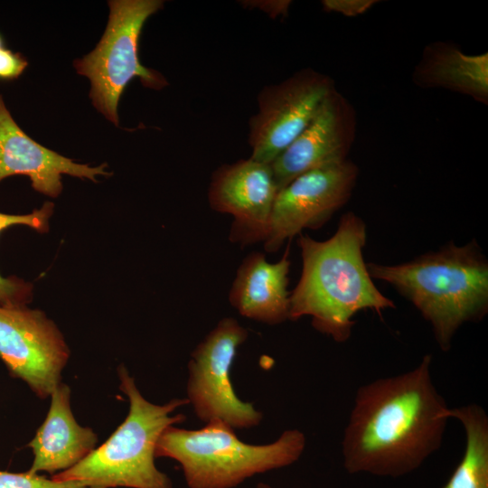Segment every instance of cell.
<instances>
[{"label": "cell", "mask_w": 488, "mask_h": 488, "mask_svg": "<svg viewBox=\"0 0 488 488\" xmlns=\"http://www.w3.org/2000/svg\"><path fill=\"white\" fill-rule=\"evenodd\" d=\"M53 211V204L43 206L24 215H12L0 212V232L13 225H27L39 232L48 230V221ZM32 286L17 278H5L0 275V305H25L32 296Z\"/></svg>", "instance_id": "cell-18"}, {"label": "cell", "mask_w": 488, "mask_h": 488, "mask_svg": "<svg viewBox=\"0 0 488 488\" xmlns=\"http://www.w3.org/2000/svg\"><path fill=\"white\" fill-rule=\"evenodd\" d=\"M366 240V224L352 211L342 215L334 234L326 240L298 235L302 271L290 293L289 320L310 316L316 331L344 343L357 313L369 309L380 316L396 307L368 272L363 258Z\"/></svg>", "instance_id": "cell-2"}, {"label": "cell", "mask_w": 488, "mask_h": 488, "mask_svg": "<svg viewBox=\"0 0 488 488\" xmlns=\"http://www.w3.org/2000/svg\"><path fill=\"white\" fill-rule=\"evenodd\" d=\"M2 47V40H1V37H0V48Z\"/></svg>", "instance_id": "cell-23"}, {"label": "cell", "mask_w": 488, "mask_h": 488, "mask_svg": "<svg viewBox=\"0 0 488 488\" xmlns=\"http://www.w3.org/2000/svg\"><path fill=\"white\" fill-rule=\"evenodd\" d=\"M278 191L271 165L249 157L214 171L208 200L214 211L233 216L230 239L247 245L265 240Z\"/></svg>", "instance_id": "cell-11"}, {"label": "cell", "mask_w": 488, "mask_h": 488, "mask_svg": "<svg viewBox=\"0 0 488 488\" xmlns=\"http://www.w3.org/2000/svg\"><path fill=\"white\" fill-rule=\"evenodd\" d=\"M289 244L281 259L268 262L265 255H248L239 267L229 293L230 305L245 317L267 324L289 320Z\"/></svg>", "instance_id": "cell-15"}, {"label": "cell", "mask_w": 488, "mask_h": 488, "mask_svg": "<svg viewBox=\"0 0 488 488\" xmlns=\"http://www.w3.org/2000/svg\"><path fill=\"white\" fill-rule=\"evenodd\" d=\"M305 444V434L297 429L283 432L267 445L247 444L231 427L215 419L201 429L166 427L156 443L155 457L176 460L190 488H232L257 474L296 462Z\"/></svg>", "instance_id": "cell-5"}, {"label": "cell", "mask_w": 488, "mask_h": 488, "mask_svg": "<svg viewBox=\"0 0 488 488\" xmlns=\"http://www.w3.org/2000/svg\"><path fill=\"white\" fill-rule=\"evenodd\" d=\"M367 268L414 305L444 352L463 324L488 312V261L475 239L462 246L450 241L401 264L369 262Z\"/></svg>", "instance_id": "cell-3"}, {"label": "cell", "mask_w": 488, "mask_h": 488, "mask_svg": "<svg viewBox=\"0 0 488 488\" xmlns=\"http://www.w3.org/2000/svg\"><path fill=\"white\" fill-rule=\"evenodd\" d=\"M50 397L45 420L28 444L33 454L29 471L35 474H56L73 467L95 449L98 441L90 427H81L76 421L69 386L60 382Z\"/></svg>", "instance_id": "cell-14"}, {"label": "cell", "mask_w": 488, "mask_h": 488, "mask_svg": "<svg viewBox=\"0 0 488 488\" xmlns=\"http://www.w3.org/2000/svg\"><path fill=\"white\" fill-rule=\"evenodd\" d=\"M355 134L354 108L334 89L308 126L270 164L278 189L310 170L348 159Z\"/></svg>", "instance_id": "cell-12"}, {"label": "cell", "mask_w": 488, "mask_h": 488, "mask_svg": "<svg viewBox=\"0 0 488 488\" xmlns=\"http://www.w3.org/2000/svg\"><path fill=\"white\" fill-rule=\"evenodd\" d=\"M106 164L98 167L74 163L30 138L15 123L0 95V182L14 174L27 175L33 188L58 196L62 174L97 182L96 175H110Z\"/></svg>", "instance_id": "cell-13"}, {"label": "cell", "mask_w": 488, "mask_h": 488, "mask_svg": "<svg viewBox=\"0 0 488 488\" xmlns=\"http://www.w3.org/2000/svg\"><path fill=\"white\" fill-rule=\"evenodd\" d=\"M465 432L463 457L442 488H488V417L478 404L449 408Z\"/></svg>", "instance_id": "cell-17"}, {"label": "cell", "mask_w": 488, "mask_h": 488, "mask_svg": "<svg viewBox=\"0 0 488 488\" xmlns=\"http://www.w3.org/2000/svg\"><path fill=\"white\" fill-rule=\"evenodd\" d=\"M421 88H443L488 103V54H465L455 45L433 42L424 49L413 72Z\"/></svg>", "instance_id": "cell-16"}, {"label": "cell", "mask_w": 488, "mask_h": 488, "mask_svg": "<svg viewBox=\"0 0 488 488\" xmlns=\"http://www.w3.org/2000/svg\"><path fill=\"white\" fill-rule=\"evenodd\" d=\"M359 174L351 160L310 170L281 188L275 199L264 242L276 252L305 229L317 230L350 199Z\"/></svg>", "instance_id": "cell-9"}, {"label": "cell", "mask_w": 488, "mask_h": 488, "mask_svg": "<svg viewBox=\"0 0 488 488\" xmlns=\"http://www.w3.org/2000/svg\"><path fill=\"white\" fill-rule=\"evenodd\" d=\"M431 355L412 370L361 386L342 441L349 474L400 477L442 445L449 407L431 375Z\"/></svg>", "instance_id": "cell-1"}, {"label": "cell", "mask_w": 488, "mask_h": 488, "mask_svg": "<svg viewBox=\"0 0 488 488\" xmlns=\"http://www.w3.org/2000/svg\"><path fill=\"white\" fill-rule=\"evenodd\" d=\"M334 89L329 76L310 68L266 86L249 120L250 158L270 164L308 126Z\"/></svg>", "instance_id": "cell-8"}, {"label": "cell", "mask_w": 488, "mask_h": 488, "mask_svg": "<svg viewBox=\"0 0 488 488\" xmlns=\"http://www.w3.org/2000/svg\"><path fill=\"white\" fill-rule=\"evenodd\" d=\"M110 14L106 31L97 47L74 62L79 74L89 79L93 105L108 120L118 125L117 105L129 80L138 77L151 89L166 85L157 71L143 66L138 59V39L146 19L157 12L159 0L109 1Z\"/></svg>", "instance_id": "cell-6"}, {"label": "cell", "mask_w": 488, "mask_h": 488, "mask_svg": "<svg viewBox=\"0 0 488 488\" xmlns=\"http://www.w3.org/2000/svg\"><path fill=\"white\" fill-rule=\"evenodd\" d=\"M27 61L19 54L5 48H0V78L13 79L18 77L26 68Z\"/></svg>", "instance_id": "cell-21"}, {"label": "cell", "mask_w": 488, "mask_h": 488, "mask_svg": "<svg viewBox=\"0 0 488 488\" xmlns=\"http://www.w3.org/2000/svg\"><path fill=\"white\" fill-rule=\"evenodd\" d=\"M248 331L231 317L221 319L196 346L188 363L187 399L197 418L221 420L234 428H250L262 420L252 403L234 391L230 370Z\"/></svg>", "instance_id": "cell-7"}, {"label": "cell", "mask_w": 488, "mask_h": 488, "mask_svg": "<svg viewBox=\"0 0 488 488\" xmlns=\"http://www.w3.org/2000/svg\"><path fill=\"white\" fill-rule=\"evenodd\" d=\"M375 3L374 0H324L323 6L327 12L356 16L368 11Z\"/></svg>", "instance_id": "cell-20"}, {"label": "cell", "mask_w": 488, "mask_h": 488, "mask_svg": "<svg viewBox=\"0 0 488 488\" xmlns=\"http://www.w3.org/2000/svg\"><path fill=\"white\" fill-rule=\"evenodd\" d=\"M70 357L57 325L40 310L0 305V358L41 399L61 382Z\"/></svg>", "instance_id": "cell-10"}, {"label": "cell", "mask_w": 488, "mask_h": 488, "mask_svg": "<svg viewBox=\"0 0 488 488\" xmlns=\"http://www.w3.org/2000/svg\"><path fill=\"white\" fill-rule=\"evenodd\" d=\"M0 488H87V486L80 481H56L30 471L9 473L0 470Z\"/></svg>", "instance_id": "cell-19"}, {"label": "cell", "mask_w": 488, "mask_h": 488, "mask_svg": "<svg viewBox=\"0 0 488 488\" xmlns=\"http://www.w3.org/2000/svg\"><path fill=\"white\" fill-rule=\"evenodd\" d=\"M117 371L120 390L129 399L127 418L106 442L52 479L80 481L87 488H173L169 477L155 465V446L166 427L185 420L183 414H170L189 401L173 399L164 405L151 403L124 366Z\"/></svg>", "instance_id": "cell-4"}, {"label": "cell", "mask_w": 488, "mask_h": 488, "mask_svg": "<svg viewBox=\"0 0 488 488\" xmlns=\"http://www.w3.org/2000/svg\"><path fill=\"white\" fill-rule=\"evenodd\" d=\"M257 488H272V487L268 485L267 483L260 482L257 484Z\"/></svg>", "instance_id": "cell-22"}]
</instances>
